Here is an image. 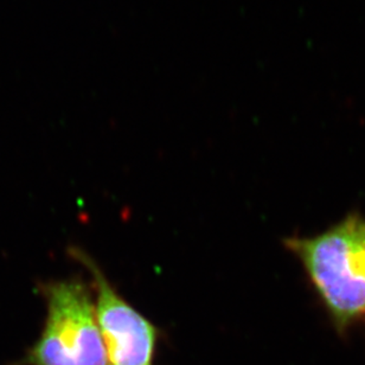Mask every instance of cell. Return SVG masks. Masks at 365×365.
Returning a JSON list of instances; mask_svg holds the SVG:
<instances>
[{"label":"cell","mask_w":365,"mask_h":365,"mask_svg":"<svg viewBox=\"0 0 365 365\" xmlns=\"http://www.w3.org/2000/svg\"><path fill=\"white\" fill-rule=\"evenodd\" d=\"M341 329L365 313V220L350 215L327 232L284 240Z\"/></svg>","instance_id":"1"},{"label":"cell","mask_w":365,"mask_h":365,"mask_svg":"<svg viewBox=\"0 0 365 365\" xmlns=\"http://www.w3.org/2000/svg\"><path fill=\"white\" fill-rule=\"evenodd\" d=\"M46 318L38 341L14 365H109L98 327L93 287L81 279L38 287Z\"/></svg>","instance_id":"2"},{"label":"cell","mask_w":365,"mask_h":365,"mask_svg":"<svg viewBox=\"0 0 365 365\" xmlns=\"http://www.w3.org/2000/svg\"><path fill=\"white\" fill-rule=\"evenodd\" d=\"M71 257L88 269L95 311L109 365H155L160 330L116 291L93 257L80 248Z\"/></svg>","instance_id":"3"}]
</instances>
